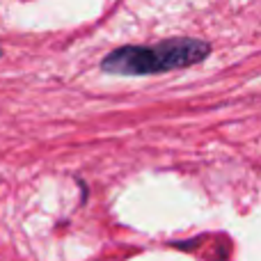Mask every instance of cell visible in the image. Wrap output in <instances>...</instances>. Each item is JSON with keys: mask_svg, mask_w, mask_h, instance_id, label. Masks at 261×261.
Returning <instances> with one entry per match:
<instances>
[{"mask_svg": "<svg viewBox=\"0 0 261 261\" xmlns=\"http://www.w3.org/2000/svg\"><path fill=\"white\" fill-rule=\"evenodd\" d=\"M211 46L193 37H176L153 46H122L103 58L101 69L115 76H149V73L186 69L208 58Z\"/></svg>", "mask_w": 261, "mask_h": 261, "instance_id": "6da1fadb", "label": "cell"}]
</instances>
